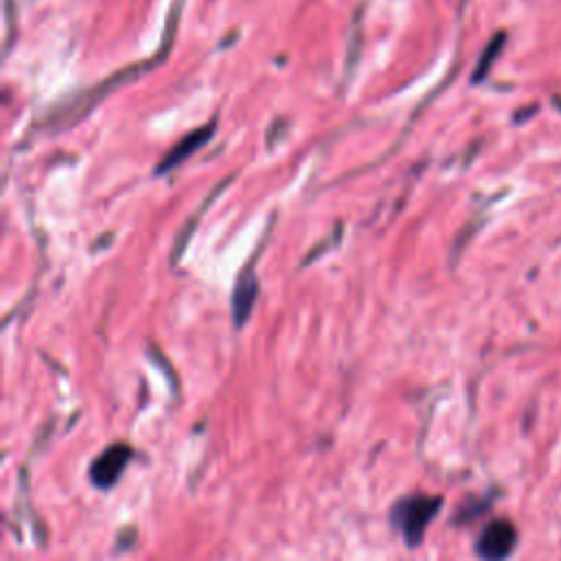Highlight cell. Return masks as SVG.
<instances>
[{
	"label": "cell",
	"instance_id": "6da1fadb",
	"mask_svg": "<svg viewBox=\"0 0 561 561\" xmlns=\"http://www.w3.org/2000/svg\"><path fill=\"white\" fill-rule=\"evenodd\" d=\"M440 506H443V497L438 495H423V493L408 495L392 506L390 522L401 533L405 543L410 548H416L425 537L427 524L436 517Z\"/></svg>",
	"mask_w": 561,
	"mask_h": 561
},
{
	"label": "cell",
	"instance_id": "7a4b0ae2",
	"mask_svg": "<svg viewBox=\"0 0 561 561\" xmlns=\"http://www.w3.org/2000/svg\"><path fill=\"white\" fill-rule=\"evenodd\" d=\"M131 447L125 443H114L110 447H105L92 462L88 469L90 482L96 489H110L118 482L121 473L125 471L127 462L131 460Z\"/></svg>",
	"mask_w": 561,
	"mask_h": 561
},
{
	"label": "cell",
	"instance_id": "3957f363",
	"mask_svg": "<svg viewBox=\"0 0 561 561\" xmlns=\"http://www.w3.org/2000/svg\"><path fill=\"white\" fill-rule=\"evenodd\" d=\"M517 546V530L508 519H493L484 526L476 541V552L482 559H504Z\"/></svg>",
	"mask_w": 561,
	"mask_h": 561
},
{
	"label": "cell",
	"instance_id": "277c9868",
	"mask_svg": "<svg viewBox=\"0 0 561 561\" xmlns=\"http://www.w3.org/2000/svg\"><path fill=\"white\" fill-rule=\"evenodd\" d=\"M213 134H215V123H208V125L197 127V129H193L191 134H186V136L162 158V162L156 167V175H162V173L171 171L173 167L182 164L191 153H195L197 149H202V147L210 140Z\"/></svg>",
	"mask_w": 561,
	"mask_h": 561
},
{
	"label": "cell",
	"instance_id": "5b68a950",
	"mask_svg": "<svg viewBox=\"0 0 561 561\" xmlns=\"http://www.w3.org/2000/svg\"><path fill=\"white\" fill-rule=\"evenodd\" d=\"M256 294H259V283H256V276L252 272V265H248L241 272V276L237 278L234 294H232V318H234L237 327H241L250 318Z\"/></svg>",
	"mask_w": 561,
	"mask_h": 561
},
{
	"label": "cell",
	"instance_id": "8992f818",
	"mask_svg": "<svg viewBox=\"0 0 561 561\" xmlns=\"http://www.w3.org/2000/svg\"><path fill=\"white\" fill-rule=\"evenodd\" d=\"M502 42H504V33H500L493 42H489V46L484 48V53H482V57H480V64H478V68H476V72H473V81L484 79V75L489 72L493 59H495L497 53L502 50Z\"/></svg>",
	"mask_w": 561,
	"mask_h": 561
}]
</instances>
